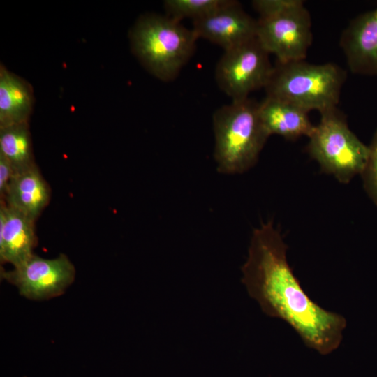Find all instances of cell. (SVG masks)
<instances>
[{
	"label": "cell",
	"instance_id": "cell-1",
	"mask_svg": "<svg viewBox=\"0 0 377 377\" xmlns=\"http://www.w3.org/2000/svg\"><path fill=\"white\" fill-rule=\"evenodd\" d=\"M287 249L272 221L261 223L253 231L242 282L263 313L288 323L309 348L330 354L341 343L346 320L309 297L288 264Z\"/></svg>",
	"mask_w": 377,
	"mask_h": 377
},
{
	"label": "cell",
	"instance_id": "cell-2",
	"mask_svg": "<svg viewBox=\"0 0 377 377\" xmlns=\"http://www.w3.org/2000/svg\"><path fill=\"white\" fill-rule=\"evenodd\" d=\"M258 108L259 102L249 97L232 101L215 110L212 117L214 157L219 172L241 174L257 163L269 137Z\"/></svg>",
	"mask_w": 377,
	"mask_h": 377
},
{
	"label": "cell",
	"instance_id": "cell-3",
	"mask_svg": "<svg viewBox=\"0 0 377 377\" xmlns=\"http://www.w3.org/2000/svg\"><path fill=\"white\" fill-rule=\"evenodd\" d=\"M346 77L345 71L332 63L276 61L264 89L267 97L321 114L337 108Z\"/></svg>",
	"mask_w": 377,
	"mask_h": 377
},
{
	"label": "cell",
	"instance_id": "cell-4",
	"mask_svg": "<svg viewBox=\"0 0 377 377\" xmlns=\"http://www.w3.org/2000/svg\"><path fill=\"white\" fill-rule=\"evenodd\" d=\"M133 53L154 76L175 80L194 54L198 39L194 31L167 15H145L130 35Z\"/></svg>",
	"mask_w": 377,
	"mask_h": 377
},
{
	"label": "cell",
	"instance_id": "cell-5",
	"mask_svg": "<svg viewBox=\"0 0 377 377\" xmlns=\"http://www.w3.org/2000/svg\"><path fill=\"white\" fill-rule=\"evenodd\" d=\"M307 151L323 172L347 184L365 168L369 153L349 128L343 116L336 109L320 114V120L309 137Z\"/></svg>",
	"mask_w": 377,
	"mask_h": 377
},
{
	"label": "cell",
	"instance_id": "cell-6",
	"mask_svg": "<svg viewBox=\"0 0 377 377\" xmlns=\"http://www.w3.org/2000/svg\"><path fill=\"white\" fill-rule=\"evenodd\" d=\"M269 55L256 37L225 50L215 68L219 88L232 101L265 88L273 68Z\"/></svg>",
	"mask_w": 377,
	"mask_h": 377
},
{
	"label": "cell",
	"instance_id": "cell-7",
	"mask_svg": "<svg viewBox=\"0 0 377 377\" xmlns=\"http://www.w3.org/2000/svg\"><path fill=\"white\" fill-rule=\"evenodd\" d=\"M256 38L277 61L304 60L313 39L310 13L302 4L277 15L258 17Z\"/></svg>",
	"mask_w": 377,
	"mask_h": 377
},
{
	"label": "cell",
	"instance_id": "cell-8",
	"mask_svg": "<svg viewBox=\"0 0 377 377\" xmlns=\"http://www.w3.org/2000/svg\"><path fill=\"white\" fill-rule=\"evenodd\" d=\"M1 278L15 286L19 293L33 300H43L63 294L73 283L75 269L63 253L46 259L36 254L12 270L1 269Z\"/></svg>",
	"mask_w": 377,
	"mask_h": 377
},
{
	"label": "cell",
	"instance_id": "cell-9",
	"mask_svg": "<svg viewBox=\"0 0 377 377\" xmlns=\"http://www.w3.org/2000/svg\"><path fill=\"white\" fill-rule=\"evenodd\" d=\"M193 24L198 38L216 44L224 51L256 37L257 20L234 0H228L212 13L193 21Z\"/></svg>",
	"mask_w": 377,
	"mask_h": 377
},
{
	"label": "cell",
	"instance_id": "cell-10",
	"mask_svg": "<svg viewBox=\"0 0 377 377\" xmlns=\"http://www.w3.org/2000/svg\"><path fill=\"white\" fill-rule=\"evenodd\" d=\"M340 46L350 71L377 76V7L350 22L342 32Z\"/></svg>",
	"mask_w": 377,
	"mask_h": 377
},
{
	"label": "cell",
	"instance_id": "cell-11",
	"mask_svg": "<svg viewBox=\"0 0 377 377\" xmlns=\"http://www.w3.org/2000/svg\"><path fill=\"white\" fill-rule=\"evenodd\" d=\"M35 221L0 202V260L17 266L34 254L37 244Z\"/></svg>",
	"mask_w": 377,
	"mask_h": 377
},
{
	"label": "cell",
	"instance_id": "cell-12",
	"mask_svg": "<svg viewBox=\"0 0 377 377\" xmlns=\"http://www.w3.org/2000/svg\"><path fill=\"white\" fill-rule=\"evenodd\" d=\"M51 191L36 164L14 173L3 201L36 221L48 205Z\"/></svg>",
	"mask_w": 377,
	"mask_h": 377
},
{
	"label": "cell",
	"instance_id": "cell-13",
	"mask_svg": "<svg viewBox=\"0 0 377 377\" xmlns=\"http://www.w3.org/2000/svg\"><path fill=\"white\" fill-rule=\"evenodd\" d=\"M258 110L269 136L279 135L295 140L301 136L309 138L315 128L308 112L279 99L266 96L259 102Z\"/></svg>",
	"mask_w": 377,
	"mask_h": 377
},
{
	"label": "cell",
	"instance_id": "cell-14",
	"mask_svg": "<svg viewBox=\"0 0 377 377\" xmlns=\"http://www.w3.org/2000/svg\"><path fill=\"white\" fill-rule=\"evenodd\" d=\"M34 105L31 86L0 66V128L28 123Z\"/></svg>",
	"mask_w": 377,
	"mask_h": 377
},
{
	"label": "cell",
	"instance_id": "cell-15",
	"mask_svg": "<svg viewBox=\"0 0 377 377\" xmlns=\"http://www.w3.org/2000/svg\"><path fill=\"white\" fill-rule=\"evenodd\" d=\"M0 155L8 161L14 173L36 165L28 123L0 128Z\"/></svg>",
	"mask_w": 377,
	"mask_h": 377
},
{
	"label": "cell",
	"instance_id": "cell-16",
	"mask_svg": "<svg viewBox=\"0 0 377 377\" xmlns=\"http://www.w3.org/2000/svg\"><path fill=\"white\" fill-rule=\"evenodd\" d=\"M228 0H165L167 16L181 22L184 18L193 21L200 19L225 4Z\"/></svg>",
	"mask_w": 377,
	"mask_h": 377
},
{
	"label": "cell",
	"instance_id": "cell-17",
	"mask_svg": "<svg viewBox=\"0 0 377 377\" xmlns=\"http://www.w3.org/2000/svg\"><path fill=\"white\" fill-rule=\"evenodd\" d=\"M369 149L368 160L361 177L365 192L373 203L377 206V131Z\"/></svg>",
	"mask_w": 377,
	"mask_h": 377
},
{
	"label": "cell",
	"instance_id": "cell-18",
	"mask_svg": "<svg viewBox=\"0 0 377 377\" xmlns=\"http://www.w3.org/2000/svg\"><path fill=\"white\" fill-rule=\"evenodd\" d=\"M304 4L302 0H255L252 1L253 9L259 17H269L281 13Z\"/></svg>",
	"mask_w": 377,
	"mask_h": 377
},
{
	"label": "cell",
	"instance_id": "cell-19",
	"mask_svg": "<svg viewBox=\"0 0 377 377\" xmlns=\"http://www.w3.org/2000/svg\"><path fill=\"white\" fill-rule=\"evenodd\" d=\"M14 171L8 161L0 155V197L3 199Z\"/></svg>",
	"mask_w": 377,
	"mask_h": 377
}]
</instances>
